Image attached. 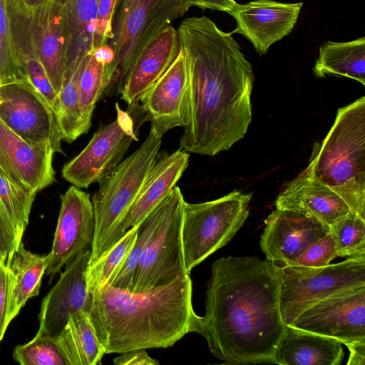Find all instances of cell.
Wrapping results in <instances>:
<instances>
[{"label":"cell","mask_w":365,"mask_h":365,"mask_svg":"<svg viewBox=\"0 0 365 365\" xmlns=\"http://www.w3.org/2000/svg\"><path fill=\"white\" fill-rule=\"evenodd\" d=\"M178 34L190 83L179 149L214 156L243 138L252 122V66L231 33L207 17L185 19Z\"/></svg>","instance_id":"6da1fadb"},{"label":"cell","mask_w":365,"mask_h":365,"mask_svg":"<svg viewBox=\"0 0 365 365\" xmlns=\"http://www.w3.org/2000/svg\"><path fill=\"white\" fill-rule=\"evenodd\" d=\"M281 285V267L267 258L229 256L212 263L196 333L213 356L229 365L276 364L287 329Z\"/></svg>","instance_id":"7a4b0ae2"},{"label":"cell","mask_w":365,"mask_h":365,"mask_svg":"<svg viewBox=\"0 0 365 365\" xmlns=\"http://www.w3.org/2000/svg\"><path fill=\"white\" fill-rule=\"evenodd\" d=\"M189 274L144 292L106 283L91 294L90 314L106 354L133 349L168 348L189 332L200 317L192 302Z\"/></svg>","instance_id":"3957f363"},{"label":"cell","mask_w":365,"mask_h":365,"mask_svg":"<svg viewBox=\"0 0 365 365\" xmlns=\"http://www.w3.org/2000/svg\"><path fill=\"white\" fill-rule=\"evenodd\" d=\"M307 169L365 219V97L339 108L321 143L314 144Z\"/></svg>","instance_id":"277c9868"},{"label":"cell","mask_w":365,"mask_h":365,"mask_svg":"<svg viewBox=\"0 0 365 365\" xmlns=\"http://www.w3.org/2000/svg\"><path fill=\"white\" fill-rule=\"evenodd\" d=\"M163 134L150 126L144 142L108 175L91 197L95 234L89 266L125 234L122 222L138 197L162 144Z\"/></svg>","instance_id":"5b68a950"},{"label":"cell","mask_w":365,"mask_h":365,"mask_svg":"<svg viewBox=\"0 0 365 365\" xmlns=\"http://www.w3.org/2000/svg\"><path fill=\"white\" fill-rule=\"evenodd\" d=\"M190 8L189 0H121L114 18L110 44L115 58L106 66L107 96L120 93L147 43Z\"/></svg>","instance_id":"8992f818"},{"label":"cell","mask_w":365,"mask_h":365,"mask_svg":"<svg viewBox=\"0 0 365 365\" xmlns=\"http://www.w3.org/2000/svg\"><path fill=\"white\" fill-rule=\"evenodd\" d=\"M251 197L252 193L233 190L210 201L185 202L182 236L189 273L235 235L249 215Z\"/></svg>","instance_id":"52a82bcc"},{"label":"cell","mask_w":365,"mask_h":365,"mask_svg":"<svg viewBox=\"0 0 365 365\" xmlns=\"http://www.w3.org/2000/svg\"><path fill=\"white\" fill-rule=\"evenodd\" d=\"M116 118L101 124L82 151L66 163L62 177L79 188H88L113 172L124 160L138 130L147 121L140 103L123 110L115 103Z\"/></svg>","instance_id":"ba28073f"},{"label":"cell","mask_w":365,"mask_h":365,"mask_svg":"<svg viewBox=\"0 0 365 365\" xmlns=\"http://www.w3.org/2000/svg\"><path fill=\"white\" fill-rule=\"evenodd\" d=\"M279 307L286 326L311 305L340 292L365 285V257L321 267L280 266Z\"/></svg>","instance_id":"9c48e42d"},{"label":"cell","mask_w":365,"mask_h":365,"mask_svg":"<svg viewBox=\"0 0 365 365\" xmlns=\"http://www.w3.org/2000/svg\"><path fill=\"white\" fill-rule=\"evenodd\" d=\"M165 212L154 232L136 272L133 292H144L189 274L183 254L185 199L179 187L168 194Z\"/></svg>","instance_id":"30bf717a"},{"label":"cell","mask_w":365,"mask_h":365,"mask_svg":"<svg viewBox=\"0 0 365 365\" xmlns=\"http://www.w3.org/2000/svg\"><path fill=\"white\" fill-rule=\"evenodd\" d=\"M0 120L29 143L64 154L56 114L30 82L0 86Z\"/></svg>","instance_id":"8fae6325"},{"label":"cell","mask_w":365,"mask_h":365,"mask_svg":"<svg viewBox=\"0 0 365 365\" xmlns=\"http://www.w3.org/2000/svg\"><path fill=\"white\" fill-rule=\"evenodd\" d=\"M287 327L334 338L344 345L365 341V285L311 305Z\"/></svg>","instance_id":"7c38bea8"},{"label":"cell","mask_w":365,"mask_h":365,"mask_svg":"<svg viewBox=\"0 0 365 365\" xmlns=\"http://www.w3.org/2000/svg\"><path fill=\"white\" fill-rule=\"evenodd\" d=\"M95 216L90 194L71 185L61 195V209L45 274L53 277L78 255L91 249Z\"/></svg>","instance_id":"4fadbf2b"},{"label":"cell","mask_w":365,"mask_h":365,"mask_svg":"<svg viewBox=\"0 0 365 365\" xmlns=\"http://www.w3.org/2000/svg\"><path fill=\"white\" fill-rule=\"evenodd\" d=\"M91 254V249H88L67 264L57 283L43 299L36 335L56 339L71 314L81 309L90 313L91 294L88 290L86 273Z\"/></svg>","instance_id":"5bb4252c"},{"label":"cell","mask_w":365,"mask_h":365,"mask_svg":"<svg viewBox=\"0 0 365 365\" xmlns=\"http://www.w3.org/2000/svg\"><path fill=\"white\" fill-rule=\"evenodd\" d=\"M189 93L187 64L180 48L170 67L140 98L150 126L164 135L172 128L187 125Z\"/></svg>","instance_id":"9a60e30c"},{"label":"cell","mask_w":365,"mask_h":365,"mask_svg":"<svg viewBox=\"0 0 365 365\" xmlns=\"http://www.w3.org/2000/svg\"><path fill=\"white\" fill-rule=\"evenodd\" d=\"M260 247L266 258L280 266L299 256L327 234L329 227L303 212L276 209L264 220Z\"/></svg>","instance_id":"2e32d148"},{"label":"cell","mask_w":365,"mask_h":365,"mask_svg":"<svg viewBox=\"0 0 365 365\" xmlns=\"http://www.w3.org/2000/svg\"><path fill=\"white\" fill-rule=\"evenodd\" d=\"M27 6L34 46L58 95L63 86L68 52L64 6L59 0H49L36 7Z\"/></svg>","instance_id":"e0dca14e"},{"label":"cell","mask_w":365,"mask_h":365,"mask_svg":"<svg viewBox=\"0 0 365 365\" xmlns=\"http://www.w3.org/2000/svg\"><path fill=\"white\" fill-rule=\"evenodd\" d=\"M53 154L29 143L0 120V170L19 187L36 195L54 182Z\"/></svg>","instance_id":"ac0fdd59"},{"label":"cell","mask_w":365,"mask_h":365,"mask_svg":"<svg viewBox=\"0 0 365 365\" xmlns=\"http://www.w3.org/2000/svg\"><path fill=\"white\" fill-rule=\"evenodd\" d=\"M303 3L254 0L237 4L230 12L237 22L233 33L246 37L259 55L265 54L275 42L294 29Z\"/></svg>","instance_id":"d6986e66"},{"label":"cell","mask_w":365,"mask_h":365,"mask_svg":"<svg viewBox=\"0 0 365 365\" xmlns=\"http://www.w3.org/2000/svg\"><path fill=\"white\" fill-rule=\"evenodd\" d=\"M178 31L169 25L145 46L126 77L120 91L121 98L133 106L159 79L180 51Z\"/></svg>","instance_id":"ffe728a7"},{"label":"cell","mask_w":365,"mask_h":365,"mask_svg":"<svg viewBox=\"0 0 365 365\" xmlns=\"http://www.w3.org/2000/svg\"><path fill=\"white\" fill-rule=\"evenodd\" d=\"M275 206L313 216L329 227L351 211L338 194L315 179L307 168L278 195Z\"/></svg>","instance_id":"44dd1931"},{"label":"cell","mask_w":365,"mask_h":365,"mask_svg":"<svg viewBox=\"0 0 365 365\" xmlns=\"http://www.w3.org/2000/svg\"><path fill=\"white\" fill-rule=\"evenodd\" d=\"M14 55L23 81H27L46 99L55 111L58 95L34 46L24 0H6Z\"/></svg>","instance_id":"7402d4cb"},{"label":"cell","mask_w":365,"mask_h":365,"mask_svg":"<svg viewBox=\"0 0 365 365\" xmlns=\"http://www.w3.org/2000/svg\"><path fill=\"white\" fill-rule=\"evenodd\" d=\"M189 163V153H158L140 192L122 222L123 232L137 226L172 190Z\"/></svg>","instance_id":"603a6c76"},{"label":"cell","mask_w":365,"mask_h":365,"mask_svg":"<svg viewBox=\"0 0 365 365\" xmlns=\"http://www.w3.org/2000/svg\"><path fill=\"white\" fill-rule=\"evenodd\" d=\"M344 357L337 339L287 326L277 349L276 364L339 365Z\"/></svg>","instance_id":"cb8c5ba5"},{"label":"cell","mask_w":365,"mask_h":365,"mask_svg":"<svg viewBox=\"0 0 365 365\" xmlns=\"http://www.w3.org/2000/svg\"><path fill=\"white\" fill-rule=\"evenodd\" d=\"M49 262V255H37L26 250L21 242L8 269L11 274L6 322L17 316L27 301L38 296L41 280Z\"/></svg>","instance_id":"d4e9b609"},{"label":"cell","mask_w":365,"mask_h":365,"mask_svg":"<svg viewBox=\"0 0 365 365\" xmlns=\"http://www.w3.org/2000/svg\"><path fill=\"white\" fill-rule=\"evenodd\" d=\"M59 1L64 6L68 33L65 82L94 49L93 38L99 0Z\"/></svg>","instance_id":"484cf974"},{"label":"cell","mask_w":365,"mask_h":365,"mask_svg":"<svg viewBox=\"0 0 365 365\" xmlns=\"http://www.w3.org/2000/svg\"><path fill=\"white\" fill-rule=\"evenodd\" d=\"M55 340L68 365H96L101 364L106 354L91 314L83 309L69 315L66 324Z\"/></svg>","instance_id":"4316f807"},{"label":"cell","mask_w":365,"mask_h":365,"mask_svg":"<svg viewBox=\"0 0 365 365\" xmlns=\"http://www.w3.org/2000/svg\"><path fill=\"white\" fill-rule=\"evenodd\" d=\"M313 71L320 78L327 75L344 76L364 86L365 38L346 42H324Z\"/></svg>","instance_id":"83f0119b"},{"label":"cell","mask_w":365,"mask_h":365,"mask_svg":"<svg viewBox=\"0 0 365 365\" xmlns=\"http://www.w3.org/2000/svg\"><path fill=\"white\" fill-rule=\"evenodd\" d=\"M168 194L138 225L137 236L133 246L121 268L110 282L111 286L133 292L138 267L165 212L169 201Z\"/></svg>","instance_id":"f1b7e54d"},{"label":"cell","mask_w":365,"mask_h":365,"mask_svg":"<svg viewBox=\"0 0 365 365\" xmlns=\"http://www.w3.org/2000/svg\"><path fill=\"white\" fill-rule=\"evenodd\" d=\"M82 63L71 78L64 82L55 110L62 140L72 143L88 133L79 105L78 78Z\"/></svg>","instance_id":"f546056e"},{"label":"cell","mask_w":365,"mask_h":365,"mask_svg":"<svg viewBox=\"0 0 365 365\" xmlns=\"http://www.w3.org/2000/svg\"><path fill=\"white\" fill-rule=\"evenodd\" d=\"M138 232V225L128 229L120 240L87 269V287L92 294L109 283L118 272L128 256Z\"/></svg>","instance_id":"4dcf8cb0"},{"label":"cell","mask_w":365,"mask_h":365,"mask_svg":"<svg viewBox=\"0 0 365 365\" xmlns=\"http://www.w3.org/2000/svg\"><path fill=\"white\" fill-rule=\"evenodd\" d=\"M107 86L106 66L97 61L92 53L88 54L82 62L78 78L79 105L88 132L96 104Z\"/></svg>","instance_id":"1f68e13d"},{"label":"cell","mask_w":365,"mask_h":365,"mask_svg":"<svg viewBox=\"0 0 365 365\" xmlns=\"http://www.w3.org/2000/svg\"><path fill=\"white\" fill-rule=\"evenodd\" d=\"M36 194L24 191L13 183L0 170V209L11 223L20 244Z\"/></svg>","instance_id":"d6a6232c"},{"label":"cell","mask_w":365,"mask_h":365,"mask_svg":"<svg viewBox=\"0 0 365 365\" xmlns=\"http://www.w3.org/2000/svg\"><path fill=\"white\" fill-rule=\"evenodd\" d=\"M338 257H365V219L350 211L329 227Z\"/></svg>","instance_id":"836d02e7"},{"label":"cell","mask_w":365,"mask_h":365,"mask_svg":"<svg viewBox=\"0 0 365 365\" xmlns=\"http://www.w3.org/2000/svg\"><path fill=\"white\" fill-rule=\"evenodd\" d=\"M13 358L21 365H68L55 339L37 336L26 344L16 346Z\"/></svg>","instance_id":"e575fe53"},{"label":"cell","mask_w":365,"mask_h":365,"mask_svg":"<svg viewBox=\"0 0 365 365\" xmlns=\"http://www.w3.org/2000/svg\"><path fill=\"white\" fill-rule=\"evenodd\" d=\"M23 81L12 48L6 0H0V86Z\"/></svg>","instance_id":"d590c367"},{"label":"cell","mask_w":365,"mask_h":365,"mask_svg":"<svg viewBox=\"0 0 365 365\" xmlns=\"http://www.w3.org/2000/svg\"><path fill=\"white\" fill-rule=\"evenodd\" d=\"M337 257L335 239L332 232L329 231L309 246L297 258L282 266L321 267L328 265Z\"/></svg>","instance_id":"8d00e7d4"},{"label":"cell","mask_w":365,"mask_h":365,"mask_svg":"<svg viewBox=\"0 0 365 365\" xmlns=\"http://www.w3.org/2000/svg\"><path fill=\"white\" fill-rule=\"evenodd\" d=\"M121 0H99L96 29L94 48L107 44L113 38V26L115 16Z\"/></svg>","instance_id":"74e56055"},{"label":"cell","mask_w":365,"mask_h":365,"mask_svg":"<svg viewBox=\"0 0 365 365\" xmlns=\"http://www.w3.org/2000/svg\"><path fill=\"white\" fill-rule=\"evenodd\" d=\"M19 245L11 223L0 209V262L2 265L8 268Z\"/></svg>","instance_id":"f35d334b"},{"label":"cell","mask_w":365,"mask_h":365,"mask_svg":"<svg viewBox=\"0 0 365 365\" xmlns=\"http://www.w3.org/2000/svg\"><path fill=\"white\" fill-rule=\"evenodd\" d=\"M11 274L9 269L0 264V342L8 327L6 322Z\"/></svg>","instance_id":"ab89813d"},{"label":"cell","mask_w":365,"mask_h":365,"mask_svg":"<svg viewBox=\"0 0 365 365\" xmlns=\"http://www.w3.org/2000/svg\"><path fill=\"white\" fill-rule=\"evenodd\" d=\"M115 365H158L159 362L148 355L145 349L129 350L113 359Z\"/></svg>","instance_id":"60d3db41"},{"label":"cell","mask_w":365,"mask_h":365,"mask_svg":"<svg viewBox=\"0 0 365 365\" xmlns=\"http://www.w3.org/2000/svg\"><path fill=\"white\" fill-rule=\"evenodd\" d=\"M191 6L209 9L230 14L237 3L235 0H189Z\"/></svg>","instance_id":"b9f144b4"},{"label":"cell","mask_w":365,"mask_h":365,"mask_svg":"<svg viewBox=\"0 0 365 365\" xmlns=\"http://www.w3.org/2000/svg\"><path fill=\"white\" fill-rule=\"evenodd\" d=\"M345 346L350 352L347 365L365 364V341L351 343Z\"/></svg>","instance_id":"7bdbcfd3"},{"label":"cell","mask_w":365,"mask_h":365,"mask_svg":"<svg viewBox=\"0 0 365 365\" xmlns=\"http://www.w3.org/2000/svg\"><path fill=\"white\" fill-rule=\"evenodd\" d=\"M92 53L97 61L106 66L110 65L115 58L114 51L108 43L95 48Z\"/></svg>","instance_id":"ee69618b"},{"label":"cell","mask_w":365,"mask_h":365,"mask_svg":"<svg viewBox=\"0 0 365 365\" xmlns=\"http://www.w3.org/2000/svg\"><path fill=\"white\" fill-rule=\"evenodd\" d=\"M49 0H24V1L30 6L36 7L43 5Z\"/></svg>","instance_id":"f6af8a7d"},{"label":"cell","mask_w":365,"mask_h":365,"mask_svg":"<svg viewBox=\"0 0 365 365\" xmlns=\"http://www.w3.org/2000/svg\"><path fill=\"white\" fill-rule=\"evenodd\" d=\"M0 263H1V262H0Z\"/></svg>","instance_id":"bcb514c9"},{"label":"cell","mask_w":365,"mask_h":365,"mask_svg":"<svg viewBox=\"0 0 365 365\" xmlns=\"http://www.w3.org/2000/svg\"><path fill=\"white\" fill-rule=\"evenodd\" d=\"M1 264V263H0Z\"/></svg>","instance_id":"7dc6e473"}]
</instances>
